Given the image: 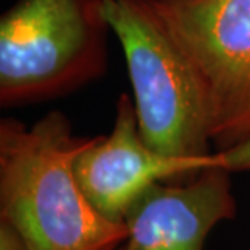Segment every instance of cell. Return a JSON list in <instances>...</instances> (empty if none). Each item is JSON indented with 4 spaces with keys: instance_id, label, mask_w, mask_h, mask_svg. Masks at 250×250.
<instances>
[{
    "instance_id": "52a82bcc",
    "label": "cell",
    "mask_w": 250,
    "mask_h": 250,
    "mask_svg": "<svg viewBox=\"0 0 250 250\" xmlns=\"http://www.w3.org/2000/svg\"><path fill=\"white\" fill-rule=\"evenodd\" d=\"M0 250H31L13 224L0 219Z\"/></svg>"
},
{
    "instance_id": "8992f818",
    "label": "cell",
    "mask_w": 250,
    "mask_h": 250,
    "mask_svg": "<svg viewBox=\"0 0 250 250\" xmlns=\"http://www.w3.org/2000/svg\"><path fill=\"white\" fill-rule=\"evenodd\" d=\"M237 213L229 171L213 166L187 182H154L125 213L117 250H203L209 231Z\"/></svg>"
},
{
    "instance_id": "3957f363",
    "label": "cell",
    "mask_w": 250,
    "mask_h": 250,
    "mask_svg": "<svg viewBox=\"0 0 250 250\" xmlns=\"http://www.w3.org/2000/svg\"><path fill=\"white\" fill-rule=\"evenodd\" d=\"M103 0H18L0 20V104L59 96L106 68Z\"/></svg>"
},
{
    "instance_id": "6da1fadb",
    "label": "cell",
    "mask_w": 250,
    "mask_h": 250,
    "mask_svg": "<svg viewBox=\"0 0 250 250\" xmlns=\"http://www.w3.org/2000/svg\"><path fill=\"white\" fill-rule=\"evenodd\" d=\"M91 140L59 111L33 127L0 122V219L31 250H117L127 239L125 223L103 216L75 176V158Z\"/></svg>"
},
{
    "instance_id": "7a4b0ae2",
    "label": "cell",
    "mask_w": 250,
    "mask_h": 250,
    "mask_svg": "<svg viewBox=\"0 0 250 250\" xmlns=\"http://www.w3.org/2000/svg\"><path fill=\"white\" fill-rule=\"evenodd\" d=\"M124 49L140 135L154 151L179 159L211 156V121L192 65L148 0H103Z\"/></svg>"
},
{
    "instance_id": "5b68a950",
    "label": "cell",
    "mask_w": 250,
    "mask_h": 250,
    "mask_svg": "<svg viewBox=\"0 0 250 250\" xmlns=\"http://www.w3.org/2000/svg\"><path fill=\"white\" fill-rule=\"evenodd\" d=\"M226 169L221 151L208 159H179L149 148L140 135L135 104L121 94L116 121L107 137H96L73 161V171L84 195L103 216L124 223L125 213L151 184L192 179L203 169Z\"/></svg>"
},
{
    "instance_id": "277c9868",
    "label": "cell",
    "mask_w": 250,
    "mask_h": 250,
    "mask_svg": "<svg viewBox=\"0 0 250 250\" xmlns=\"http://www.w3.org/2000/svg\"><path fill=\"white\" fill-rule=\"evenodd\" d=\"M192 65L216 151L250 140V0H148Z\"/></svg>"
}]
</instances>
